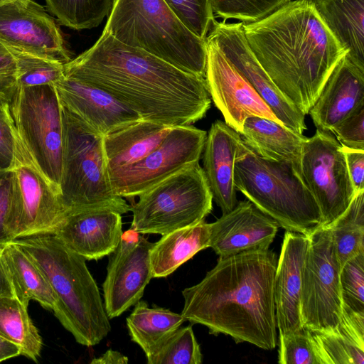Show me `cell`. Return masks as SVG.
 I'll list each match as a JSON object with an SVG mask.
<instances>
[{
  "label": "cell",
  "instance_id": "7402d4cb",
  "mask_svg": "<svg viewBox=\"0 0 364 364\" xmlns=\"http://www.w3.org/2000/svg\"><path fill=\"white\" fill-rule=\"evenodd\" d=\"M364 103V70L347 53L336 65L309 114L317 128L332 132L344 118Z\"/></svg>",
  "mask_w": 364,
  "mask_h": 364
},
{
  "label": "cell",
  "instance_id": "c3c4849f",
  "mask_svg": "<svg viewBox=\"0 0 364 364\" xmlns=\"http://www.w3.org/2000/svg\"><path fill=\"white\" fill-rule=\"evenodd\" d=\"M15 1H16V0H0V6L7 4V3L13 2Z\"/></svg>",
  "mask_w": 364,
  "mask_h": 364
},
{
  "label": "cell",
  "instance_id": "277c9868",
  "mask_svg": "<svg viewBox=\"0 0 364 364\" xmlns=\"http://www.w3.org/2000/svg\"><path fill=\"white\" fill-rule=\"evenodd\" d=\"M38 265L56 297L53 310L77 343L98 344L111 330L97 285L85 259L53 234L13 240Z\"/></svg>",
  "mask_w": 364,
  "mask_h": 364
},
{
  "label": "cell",
  "instance_id": "ee69618b",
  "mask_svg": "<svg viewBox=\"0 0 364 364\" xmlns=\"http://www.w3.org/2000/svg\"><path fill=\"white\" fill-rule=\"evenodd\" d=\"M348 174L354 191L364 190V150L343 147Z\"/></svg>",
  "mask_w": 364,
  "mask_h": 364
},
{
  "label": "cell",
  "instance_id": "f35d334b",
  "mask_svg": "<svg viewBox=\"0 0 364 364\" xmlns=\"http://www.w3.org/2000/svg\"><path fill=\"white\" fill-rule=\"evenodd\" d=\"M343 305L364 313V252L347 261L340 272Z\"/></svg>",
  "mask_w": 364,
  "mask_h": 364
},
{
  "label": "cell",
  "instance_id": "5bb4252c",
  "mask_svg": "<svg viewBox=\"0 0 364 364\" xmlns=\"http://www.w3.org/2000/svg\"><path fill=\"white\" fill-rule=\"evenodd\" d=\"M242 25L215 20L206 38L215 43L282 124L303 134L307 129L305 114L285 97L259 64L247 42Z\"/></svg>",
  "mask_w": 364,
  "mask_h": 364
},
{
  "label": "cell",
  "instance_id": "74e56055",
  "mask_svg": "<svg viewBox=\"0 0 364 364\" xmlns=\"http://www.w3.org/2000/svg\"><path fill=\"white\" fill-rule=\"evenodd\" d=\"M181 22L205 41L215 20L211 0H163Z\"/></svg>",
  "mask_w": 364,
  "mask_h": 364
},
{
  "label": "cell",
  "instance_id": "30bf717a",
  "mask_svg": "<svg viewBox=\"0 0 364 364\" xmlns=\"http://www.w3.org/2000/svg\"><path fill=\"white\" fill-rule=\"evenodd\" d=\"M9 107L15 128L37 164L50 180L60 187L63 120L54 85L18 86Z\"/></svg>",
  "mask_w": 364,
  "mask_h": 364
},
{
  "label": "cell",
  "instance_id": "6da1fadb",
  "mask_svg": "<svg viewBox=\"0 0 364 364\" xmlns=\"http://www.w3.org/2000/svg\"><path fill=\"white\" fill-rule=\"evenodd\" d=\"M64 75L104 90L143 120L170 127L192 125L210 107L205 77L127 46L104 31L90 48L64 64Z\"/></svg>",
  "mask_w": 364,
  "mask_h": 364
},
{
  "label": "cell",
  "instance_id": "cb8c5ba5",
  "mask_svg": "<svg viewBox=\"0 0 364 364\" xmlns=\"http://www.w3.org/2000/svg\"><path fill=\"white\" fill-rule=\"evenodd\" d=\"M240 136L244 143L259 156L291 164L299 169L307 137L280 122L251 115L243 123Z\"/></svg>",
  "mask_w": 364,
  "mask_h": 364
},
{
  "label": "cell",
  "instance_id": "ffe728a7",
  "mask_svg": "<svg viewBox=\"0 0 364 364\" xmlns=\"http://www.w3.org/2000/svg\"><path fill=\"white\" fill-rule=\"evenodd\" d=\"M54 86L61 107L103 136L143 120L136 112L97 87L66 77Z\"/></svg>",
  "mask_w": 364,
  "mask_h": 364
},
{
  "label": "cell",
  "instance_id": "4dcf8cb0",
  "mask_svg": "<svg viewBox=\"0 0 364 364\" xmlns=\"http://www.w3.org/2000/svg\"><path fill=\"white\" fill-rule=\"evenodd\" d=\"M26 306L14 296L0 297V335L21 349V355L37 361L42 338Z\"/></svg>",
  "mask_w": 364,
  "mask_h": 364
},
{
  "label": "cell",
  "instance_id": "603a6c76",
  "mask_svg": "<svg viewBox=\"0 0 364 364\" xmlns=\"http://www.w3.org/2000/svg\"><path fill=\"white\" fill-rule=\"evenodd\" d=\"M243 143L239 133L221 120L215 121L207 133L203 149V171L213 200L223 214L237 203L234 185L235 164Z\"/></svg>",
  "mask_w": 364,
  "mask_h": 364
},
{
  "label": "cell",
  "instance_id": "d590c367",
  "mask_svg": "<svg viewBox=\"0 0 364 364\" xmlns=\"http://www.w3.org/2000/svg\"><path fill=\"white\" fill-rule=\"evenodd\" d=\"M213 13L223 21L250 23L264 18L290 0H211Z\"/></svg>",
  "mask_w": 364,
  "mask_h": 364
},
{
  "label": "cell",
  "instance_id": "3957f363",
  "mask_svg": "<svg viewBox=\"0 0 364 364\" xmlns=\"http://www.w3.org/2000/svg\"><path fill=\"white\" fill-rule=\"evenodd\" d=\"M242 26L250 49L274 83L305 115L309 114L347 53L311 0L289 1Z\"/></svg>",
  "mask_w": 364,
  "mask_h": 364
},
{
  "label": "cell",
  "instance_id": "b9f144b4",
  "mask_svg": "<svg viewBox=\"0 0 364 364\" xmlns=\"http://www.w3.org/2000/svg\"><path fill=\"white\" fill-rule=\"evenodd\" d=\"M9 102L0 100V169L6 170L13 159V135Z\"/></svg>",
  "mask_w": 364,
  "mask_h": 364
},
{
  "label": "cell",
  "instance_id": "7c38bea8",
  "mask_svg": "<svg viewBox=\"0 0 364 364\" xmlns=\"http://www.w3.org/2000/svg\"><path fill=\"white\" fill-rule=\"evenodd\" d=\"M299 171L320 208L321 227H331L346 210L356 193L343 146L330 132L316 129L304 145Z\"/></svg>",
  "mask_w": 364,
  "mask_h": 364
},
{
  "label": "cell",
  "instance_id": "8fae6325",
  "mask_svg": "<svg viewBox=\"0 0 364 364\" xmlns=\"http://www.w3.org/2000/svg\"><path fill=\"white\" fill-rule=\"evenodd\" d=\"M308 237L301 299L303 326L311 331H331L338 327L343 307L332 231L319 227Z\"/></svg>",
  "mask_w": 364,
  "mask_h": 364
},
{
  "label": "cell",
  "instance_id": "ac0fdd59",
  "mask_svg": "<svg viewBox=\"0 0 364 364\" xmlns=\"http://www.w3.org/2000/svg\"><path fill=\"white\" fill-rule=\"evenodd\" d=\"M122 214L105 209L68 210L54 235L85 260L109 255L122 234Z\"/></svg>",
  "mask_w": 364,
  "mask_h": 364
},
{
  "label": "cell",
  "instance_id": "8d00e7d4",
  "mask_svg": "<svg viewBox=\"0 0 364 364\" xmlns=\"http://www.w3.org/2000/svg\"><path fill=\"white\" fill-rule=\"evenodd\" d=\"M278 358L280 364H322L312 333L304 327L279 334Z\"/></svg>",
  "mask_w": 364,
  "mask_h": 364
},
{
  "label": "cell",
  "instance_id": "f1b7e54d",
  "mask_svg": "<svg viewBox=\"0 0 364 364\" xmlns=\"http://www.w3.org/2000/svg\"><path fill=\"white\" fill-rule=\"evenodd\" d=\"M311 333L322 364L364 363V313L343 305L336 329Z\"/></svg>",
  "mask_w": 364,
  "mask_h": 364
},
{
  "label": "cell",
  "instance_id": "d6986e66",
  "mask_svg": "<svg viewBox=\"0 0 364 364\" xmlns=\"http://www.w3.org/2000/svg\"><path fill=\"white\" fill-rule=\"evenodd\" d=\"M277 223L252 202H237L230 212L210 223V247L220 258L254 249H267L274 241Z\"/></svg>",
  "mask_w": 364,
  "mask_h": 364
},
{
  "label": "cell",
  "instance_id": "9a60e30c",
  "mask_svg": "<svg viewBox=\"0 0 364 364\" xmlns=\"http://www.w3.org/2000/svg\"><path fill=\"white\" fill-rule=\"evenodd\" d=\"M0 42L11 50L63 64L72 60L55 20L33 0L0 6Z\"/></svg>",
  "mask_w": 364,
  "mask_h": 364
},
{
  "label": "cell",
  "instance_id": "4316f807",
  "mask_svg": "<svg viewBox=\"0 0 364 364\" xmlns=\"http://www.w3.org/2000/svg\"><path fill=\"white\" fill-rule=\"evenodd\" d=\"M210 223L203 220L162 235L150 250L152 278L166 277L196 253L210 247Z\"/></svg>",
  "mask_w": 364,
  "mask_h": 364
},
{
  "label": "cell",
  "instance_id": "9c48e42d",
  "mask_svg": "<svg viewBox=\"0 0 364 364\" xmlns=\"http://www.w3.org/2000/svg\"><path fill=\"white\" fill-rule=\"evenodd\" d=\"M132 206L131 228L141 234L165 235L205 220L213 196L198 162L166 178L139 196Z\"/></svg>",
  "mask_w": 364,
  "mask_h": 364
},
{
  "label": "cell",
  "instance_id": "7bdbcfd3",
  "mask_svg": "<svg viewBox=\"0 0 364 364\" xmlns=\"http://www.w3.org/2000/svg\"><path fill=\"white\" fill-rule=\"evenodd\" d=\"M11 192V174L8 170L0 171V247L11 242L6 229V220Z\"/></svg>",
  "mask_w": 364,
  "mask_h": 364
},
{
  "label": "cell",
  "instance_id": "bcb514c9",
  "mask_svg": "<svg viewBox=\"0 0 364 364\" xmlns=\"http://www.w3.org/2000/svg\"><path fill=\"white\" fill-rule=\"evenodd\" d=\"M19 355L20 348L0 335V362Z\"/></svg>",
  "mask_w": 364,
  "mask_h": 364
},
{
  "label": "cell",
  "instance_id": "8992f818",
  "mask_svg": "<svg viewBox=\"0 0 364 364\" xmlns=\"http://www.w3.org/2000/svg\"><path fill=\"white\" fill-rule=\"evenodd\" d=\"M236 190L286 231L309 236L322 225L320 208L294 165L264 159L243 141L235 159Z\"/></svg>",
  "mask_w": 364,
  "mask_h": 364
},
{
  "label": "cell",
  "instance_id": "44dd1931",
  "mask_svg": "<svg viewBox=\"0 0 364 364\" xmlns=\"http://www.w3.org/2000/svg\"><path fill=\"white\" fill-rule=\"evenodd\" d=\"M309 245L308 236L286 231L274 277V305L279 334L304 328L301 299L303 269Z\"/></svg>",
  "mask_w": 364,
  "mask_h": 364
},
{
  "label": "cell",
  "instance_id": "7dc6e473",
  "mask_svg": "<svg viewBox=\"0 0 364 364\" xmlns=\"http://www.w3.org/2000/svg\"><path fill=\"white\" fill-rule=\"evenodd\" d=\"M4 296H14V294L0 255V297Z\"/></svg>",
  "mask_w": 364,
  "mask_h": 364
},
{
  "label": "cell",
  "instance_id": "5b68a950",
  "mask_svg": "<svg viewBox=\"0 0 364 364\" xmlns=\"http://www.w3.org/2000/svg\"><path fill=\"white\" fill-rule=\"evenodd\" d=\"M103 31L183 72L205 76L206 40L189 31L163 0H113Z\"/></svg>",
  "mask_w": 364,
  "mask_h": 364
},
{
  "label": "cell",
  "instance_id": "d6a6232c",
  "mask_svg": "<svg viewBox=\"0 0 364 364\" xmlns=\"http://www.w3.org/2000/svg\"><path fill=\"white\" fill-rule=\"evenodd\" d=\"M46 6L63 26L74 30L98 26L112 7L111 0H45Z\"/></svg>",
  "mask_w": 364,
  "mask_h": 364
},
{
  "label": "cell",
  "instance_id": "681fc988",
  "mask_svg": "<svg viewBox=\"0 0 364 364\" xmlns=\"http://www.w3.org/2000/svg\"><path fill=\"white\" fill-rule=\"evenodd\" d=\"M0 171H1V169H0Z\"/></svg>",
  "mask_w": 364,
  "mask_h": 364
},
{
  "label": "cell",
  "instance_id": "f546056e",
  "mask_svg": "<svg viewBox=\"0 0 364 364\" xmlns=\"http://www.w3.org/2000/svg\"><path fill=\"white\" fill-rule=\"evenodd\" d=\"M185 321L181 314L161 307L150 308L145 301L139 300L127 318V326L132 341L138 344L147 356Z\"/></svg>",
  "mask_w": 364,
  "mask_h": 364
},
{
  "label": "cell",
  "instance_id": "ba28073f",
  "mask_svg": "<svg viewBox=\"0 0 364 364\" xmlns=\"http://www.w3.org/2000/svg\"><path fill=\"white\" fill-rule=\"evenodd\" d=\"M11 122L14 145L6 169L11 174L8 234L12 241L54 234L67 212L60 187L42 171Z\"/></svg>",
  "mask_w": 364,
  "mask_h": 364
},
{
  "label": "cell",
  "instance_id": "60d3db41",
  "mask_svg": "<svg viewBox=\"0 0 364 364\" xmlns=\"http://www.w3.org/2000/svg\"><path fill=\"white\" fill-rule=\"evenodd\" d=\"M18 87V68L14 54L0 42V100L10 102Z\"/></svg>",
  "mask_w": 364,
  "mask_h": 364
},
{
  "label": "cell",
  "instance_id": "d4e9b609",
  "mask_svg": "<svg viewBox=\"0 0 364 364\" xmlns=\"http://www.w3.org/2000/svg\"><path fill=\"white\" fill-rule=\"evenodd\" d=\"M170 129L159 123L140 120L104 136L108 172L144 159L161 144Z\"/></svg>",
  "mask_w": 364,
  "mask_h": 364
},
{
  "label": "cell",
  "instance_id": "ab89813d",
  "mask_svg": "<svg viewBox=\"0 0 364 364\" xmlns=\"http://www.w3.org/2000/svg\"><path fill=\"white\" fill-rule=\"evenodd\" d=\"M332 132L343 147L364 150V103L339 122Z\"/></svg>",
  "mask_w": 364,
  "mask_h": 364
},
{
  "label": "cell",
  "instance_id": "836d02e7",
  "mask_svg": "<svg viewBox=\"0 0 364 364\" xmlns=\"http://www.w3.org/2000/svg\"><path fill=\"white\" fill-rule=\"evenodd\" d=\"M148 364H200L203 355L191 326L178 328L146 356Z\"/></svg>",
  "mask_w": 364,
  "mask_h": 364
},
{
  "label": "cell",
  "instance_id": "e0dca14e",
  "mask_svg": "<svg viewBox=\"0 0 364 364\" xmlns=\"http://www.w3.org/2000/svg\"><path fill=\"white\" fill-rule=\"evenodd\" d=\"M206 48L205 79L210 97L223 114L225 122L240 134L245 119L251 115L280 122L215 43L206 38Z\"/></svg>",
  "mask_w": 364,
  "mask_h": 364
},
{
  "label": "cell",
  "instance_id": "f6af8a7d",
  "mask_svg": "<svg viewBox=\"0 0 364 364\" xmlns=\"http://www.w3.org/2000/svg\"><path fill=\"white\" fill-rule=\"evenodd\" d=\"M128 358L121 353L107 350L103 355L97 358H93L91 364H126L128 363Z\"/></svg>",
  "mask_w": 364,
  "mask_h": 364
},
{
  "label": "cell",
  "instance_id": "484cf974",
  "mask_svg": "<svg viewBox=\"0 0 364 364\" xmlns=\"http://www.w3.org/2000/svg\"><path fill=\"white\" fill-rule=\"evenodd\" d=\"M350 60L364 70V0H311Z\"/></svg>",
  "mask_w": 364,
  "mask_h": 364
},
{
  "label": "cell",
  "instance_id": "e575fe53",
  "mask_svg": "<svg viewBox=\"0 0 364 364\" xmlns=\"http://www.w3.org/2000/svg\"><path fill=\"white\" fill-rule=\"evenodd\" d=\"M11 50V49H10ZM18 68V86L55 85L65 77L64 64L11 50Z\"/></svg>",
  "mask_w": 364,
  "mask_h": 364
},
{
  "label": "cell",
  "instance_id": "83f0119b",
  "mask_svg": "<svg viewBox=\"0 0 364 364\" xmlns=\"http://www.w3.org/2000/svg\"><path fill=\"white\" fill-rule=\"evenodd\" d=\"M0 255L11 282L14 297L28 307L31 300L53 310L56 297L38 265L14 242L0 247Z\"/></svg>",
  "mask_w": 364,
  "mask_h": 364
},
{
  "label": "cell",
  "instance_id": "4fadbf2b",
  "mask_svg": "<svg viewBox=\"0 0 364 364\" xmlns=\"http://www.w3.org/2000/svg\"><path fill=\"white\" fill-rule=\"evenodd\" d=\"M207 132L192 125L171 127L161 144L136 163L109 172L114 193L133 198L152 186L198 162Z\"/></svg>",
  "mask_w": 364,
  "mask_h": 364
},
{
  "label": "cell",
  "instance_id": "7a4b0ae2",
  "mask_svg": "<svg viewBox=\"0 0 364 364\" xmlns=\"http://www.w3.org/2000/svg\"><path fill=\"white\" fill-rule=\"evenodd\" d=\"M276 254L254 249L218 258L215 267L197 284L184 289L181 315L223 333L237 343L264 350L277 345L274 305Z\"/></svg>",
  "mask_w": 364,
  "mask_h": 364
},
{
  "label": "cell",
  "instance_id": "2e32d148",
  "mask_svg": "<svg viewBox=\"0 0 364 364\" xmlns=\"http://www.w3.org/2000/svg\"><path fill=\"white\" fill-rule=\"evenodd\" d=\"M153 244L132 228L122 232L117 247L109 255L102 284L109 318L120 316L142 297L152 279L149 254Z\"/></svg>",
  "mask_w": 364,
  "mask_h": 364
},
{
  "label": "cell",
  "instance_id": "52a82bcc",
  "mask_svg": "<svg viewBox=\"0 0 364 364\" xmlns=\"http://www.w3.org/2000/svg\"><path fill=\"white\" fill-rule=\"evenodd\" d=\"M62 170L60 189L68 210L105 209L120 214L131 210L116 195L109 181L103 136L61 107Z\"/></svg>",
  "mask_w": 364,
  "mask_h": 364
},
{
  "label": "cell",
  "instance_id": "1f68e13d",
  "mask_svg": "<svg viewBox=\"0 0 364 364\" xmlns=\"http://www.w3.org/2000/svg\"><path fill=\"white\" fill-rule=\"evenodd\" d=\"M341 269L364 252V190L356 193L346 210L329 227Z\"/></svg>",
  "mask_w": 364,
  "mask_h": 364
}]
</instances>
